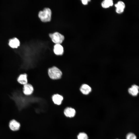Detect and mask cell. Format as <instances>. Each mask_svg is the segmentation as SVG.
I'll use <instances>...</instances> for the list:
<instances>
[{
	"label": "cell",
	"instance_id": "2",
	"mask_svg": "<svg viewBox=\"0 0 139 139\" xmlns=\"http://www.w3.org/2000/svg\"><path fill=\"white\" fill-rule=\"evenodd\" d=\"M51 11L50 8H45L38 13V16L41 21L44 22H49L51 18Z\"/></svg>",
	"mask_w": 139,
	"mask_h": 139
},
{
	"label": "cell",
	"instance_id": "11",
	"mask_svg": "<svg viewBox=\"0 0 139 139\" xmlns=\"http://www.w3.org/2000/svg\"><path fill=\"white\" fill-rule=\"evenodd\" d=\"M17 81L20 84L23 85L27 83L28 80L27 75L25 73L21 74L18 77Z\"/></svg>",
	"mask_w": 139,
	"mask_h": 139
},
{
	"label": "cell",
	"instance_id": "3",
	"mask_svg": "<svg viewBox=\"0 0 139 139\" xmlns=\"http://www.w3.org/2000/svg\"><path fill=\"white\" fill-rule=\"evenodd\" d=\"M49 36L52 41L56 44H60L64 39V36L57 32L50 33Z\"/></svg>",
	"mask_w": 139,
	"mask_h": 139
},
{
	"label": "cell",
	"instance_id": "13",
	"mask_svg": "<svg viewBox=\"0 0 139 139\" xmlns=\"http://www.w3.org/2000/svg\"><path fill=\"white\" fill-rule=\"evenodd\" d=\"M113 4V1L111 0H105L103 1L101 3V5L102 7L107 8L110 6H112Z\"/></svg>",
	"mask_w": 139,
	"mask_h": 139
},
{
	"label": "cell",
	"instance_id": "10",
	"mask_svg": "<svg viewBox=\"0 0 139 139\" xmlns=\"http://www.w3.org/2000/svg\"><path fill=\"white\" fill-rule=\"evenodd\" d=\"M64 114L67 117H72L75 115L76 111L73 108L71 107L66 108L64 111Z\"/></svg>",
	"mask_w": 139,
	"mask_h": 139
},
{
	"label": "cell",
	"instance_id": "15",
	"mask_svg": "<svg viewBox=\"0 0 139 139\" xmlns=\"http://www.w3.org/2000/svg\"><path fill=\"white\" fill-rule=\"evenodd\" d=\"M77 139H88V137L86 134L84 132L80 133L77 136Z\"/></svg>",
	"mask_w": 139,
	"mask_h": 139
},
{
	"label": "cell",
	"instance_id": "9",
	"mask_svg": "<svg viewBox=\"0 0 139 139\" xmlns=\"http://www.w3.org/2000/svg\"><path fill=\"white\" fill-rule=\"evenodd\" d=\"M53 51L57 55H62L64 53V48L60 44H55L54 46Z\"/></svg>",
	"mask_w": 139,
	"mask_h": 139
},
{
	"label": "cell",
	"instance_id": "5",
	"mask_svg": "<svg viewBox=\"0 0 139 139\" xmlns=\"http://www.w3.org/2000/svg\"><path fill=\"white\" fill-rule=\"evenodd\" d=\"M139 86L136 84L132 85L128 89V92L129 94L133 97L137 96L139 93Z\"/></svg>",
	"mask_w": 139,
	"mask_h": 139
},
{
	"label": "cell",
	"instance_id": "17",
	"mask_svg": "<svg viewBox=\"0 0 139 139\" xmlns=\"http://www.w3.org/2000/svg\"><path fill=\"white\" fill-rule=\"evenodd\" d=\"M89 0H82L81 1L82 3L84 5H86L88 3V1H90Z\"/></svg>",
	"mask_w": 139,
	"mask_h": 139
},
{
	"label": "cell",
	"instance_id": "4",
	"mask_svg": "<svg viewBox=\"0 0 139 139\" xmlns=\"http://www.w3.org/2000/svg\"><path fill=\"white\" fill-rule=\"evenodd\" d=\"M79 90L81 93L84 95H88L92 91L91 86L86 83H83L81 84Z\"/></svg>",
	"mask_w": 139,
	"mask_h": 139
},
{
	"label": "cell",
	"instance_id": "16",
	"mask_svg": "<svg viewBox=\"0 0 139 139\" xmlns=\"http://www.w3.org/2000/svg\"><path fill=\"white\" fill-rule=\"evenodd\" d=\"M126 139H137V137L134 133L130 132L126 135Z\"/></svg>",
	"mask_w": 139,
	"mask_h": 139
},
{
	"label": "cell",
	"instance_id": "8",
	"mask_svg": "<svg viewBox=\"0 0 139 139\" xmlns=\"http://www.w3.org/2000/svg\"><path fill=\"white\" fill-rule=\"evenodd\" d=\"M20 124L15 119L11 120L9 123V127L10 129L13 131H16L20 129Z\"/></svg>",
	"mask_w": 139,
	"mask_h": 139
},
{
	"label": "cell",
	"instance_id": "7",
	"mask_svg": "<svg viewBox=\"0 0 139 139\" xmlns=\"http://www.w3.org/2000/svg\"><path fill=\"white\" fill-rule=\"evenodd\" d=\"M51 99L54 103L57 105H60L64 100L62 95L58 93L53 94L51 97Z\"/></svg>",
	"mask_w": 139,
	"mask_h": 139
},
{
	"label": "cell",
	"instance_id": "6",
	"mask_svg": "<svg viewBox=\"0 0 139 139\" xmlns=\"http://www.w3.org/2000/svg\"><path fill=\"white\" fill-rule=\"evenodd\" d=\"M34 91V88L31 84L27 83L24 85L23 92L25 95H30L32 94Z\"/></svg>",
	"mask_w": 139,
	"mask_h": 139
},
{
	"label": "cell",
	"instance_id": "1",
	"mask_svg": "<svg viewBox=\"0 0 139 139\" xmlns=\"http://www.w3.org/2000/svg\"><path fill=\"white\" fill-rule=\"evenodd\" d=\"M47 73L49 77L51 79L54 80L60 79L63 75L60 70L55 66L49 68L48 70Z\"/></svg>",
	"mask_w": 139,
	"mask_h": 139
},
{
	"label": "cell",
	"instance_id": "14",
	"mask_svg": "<svg viewBox=\"0 0 139 139\" xmlns=\"http://www.w3.org/2000/svg\"><path fill=\"white\" fill-rule=\"evenodd\" d=\"M116 9L124 10L125 8L124 3L122 1H119L115 5Z\"/></svg>",
	"mask_w": 139,
	"mask_h": 139
},
{
	"label": "cell",
	"instance_id": "12",
	"mask_svg": "<svg viewBox=\"0 0 139 139\" xmlns=\"http://www.w3.org/2000/svg\"><path fill=\"white\" fill-rule=\"evenodd\" d=\"M9 45L12 48H17L20 45L19 40L16 38H14L10 39L9 41Z\"/></svg>",
	"mask_w": 139,
	"mask_h": 139
}]
</instances>
